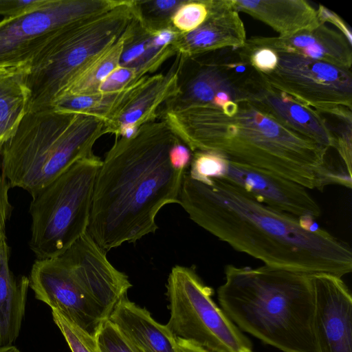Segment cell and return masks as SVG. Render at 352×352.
<instances>
[{
    "mask_svg": "<svg viewBox=\"0 0 352 352\" xmlns=\"http://www.w3.org/2000/svg\"><path fill=\"white\" fill-rule=\"evenodd\" d=\"M198 226L265 265L342 277L352 271L351 248L325 230L308 231L298 217L258 201L222 178L183 177L178 203Z\"/></svg>",
    "mask_w": 352,
    "mask_h": 352,
    "instance_id": "6da1fadb",
    "label": "cell"
},
{
    "mask_svg": "<svg viewBox=\"0 0 352 352\" xmlns=\"http://www.w3.org/2000/svg\"><path fill=\"white\" fill-rule=\"evenodd\" d=\"M179 141L164 121L116 138L96 178L87 228L104 250L155 233L161 208L178 203L186 172L173 168L170 151Z\"/></svg>",
    "mask_w": 352,
    "mask_h": 352,
    "instance_id": "7a4b0ae2",
    "label": "cell"
},
{
    "mask_svg": "<svg viewBox=\"0 0 352 352\" xmlns=\"http://www.w3.org/2000/svg\"><path fill=\"white\" fill-rule=\"evenodd\" d=\"M164 121L192 152L219 153L307 189L333 184L336 168L327 160L329 149L284 127L248 100L221 108L182 104L168 110Z\"/></svg>",
    "mask_w": 352,
    "mask_h": 352,
    "instance_id": "3957f363",
    "label": "cell"
},
{
    "mask_svg": "<svg viewBox=\"0 0 352 352\" xmlns=\"http://www.w3.org/2000/svg\"><path fill=\"white\" fill-rule=\"evenodd\" d=\"M217 296L222 310L242 331L283 352H318L311 274L228 265Z\"/></svg>",
    "mask_w": 352,
    "mask_h": 352,
    "instance_id": "277c9868",
    "label": "cell"
},
{
    "mask_svg": "<svg viewBox=\"0 0 352 352\" xmlns=\"http://www.w3.org/2000/svg\"><path fill=\"white\" fill-rule=\"evenodd\" d=\"M87 231L60 256L37 259L30 277L35 298L93 336L132 287Z\"/></svg>",
    "mask_w": 352,
    "mask_h": 352,
    "instance_id": "5b68a950",
    "label": "cell"
},
{
    "mask_svg": "<svg viewBox=\"0 0 352 352\" xmlns=\"http://www.w3.org/2000/svg\"><path fill=\"white\" fill-rule=\"evenodd\" d=\"M109 133L91 114L47 109L27 112L1 151L0 168L11 187L34 197L79 160L91 154L95 142Z\"/></svg>",
    "mask_w": 352,
    "mask_h": 352,
    "instance_id": "8992f818",
    "label": "cell"
},
{
    "mask_svg": "<svg viewBox=\"0 0 352 352\" xmlns=\"http://www.w3.org/2000/svg\"><path fill=\"white\" fill-rule=\"evenodd\" d=\"M138 3L116 1L104 10L61 27L30 60L28 112L50 109L91 60L145 25Z\"/></svg>",
    "mask_w": 352,
    "mask_h": 352,
    "instance_id": "52a82bcc",
    "label": "cell"
},
{
    "mask_svg": "<svg viewBox=\"0 0 352 352\" xmlns=\"http://www.w3.org/2000/svg\"><path fill=\"white\" fill-rule=\"evenodd\" d=\"M101 164L94 153L82 158L32 197L29 246L37 259L60 256L87 232Z\"/></svg>",
    "mask_w": 352,
    "mask_h": 352,
    "instance_id": "ba28073f",
    "label": "cell"
},
{
    "mask_svg": "<svg viewBox=\"0 0 352 352\" xmlns=\"http://www.w3.org/2000/svg\"><path fill=\"white\" fill-rule=\"evenodd\" d=\"M212 289L190 267L174 266L168 278L170 318L175 338L210 352H253L249 340L212 299Z\"/></svg>",
    "mask_w": 352,
    "mask_h": 352,
    "instance_id": "9c48e42d",
    "label": "cell"
},
{
    "mask_svg": "<svg viewBox=\"0 0 352 352\" xmlns=\"http://www.w3.org/2000/svg\"><path fill=\"white\" fill-rule=\"evenodd\" d=\"M278 54V64L261 74L273 87L322 115L352 116L351 69L294 54Z\"/></svg>",
    "mask_w": 352,
    "mask_h": 352,
    "instance_id": "30bf717a",
    "label": "cell"
},
{
    "mask_svg": "<svg viewBox=\"0 0 352 352\" xmlns=\"http://www.w3.org/2000/svg\"><path fill=\"white\" fill-rule=\"evenodd\" d=\"M116 1L45 0L0 21V66L30 61L63 26L104 10Z\"/></svg>",
    "mask_w": 352,
    "mask_h": 352,
    "instance_id": "8fae6325",
    "label": "cell"
},
{
    "mask_svg": "<svg viewBox=\"0 0 352 352\" xmlns=\"http://www.w3.org/2000/svg\"><path fill=\"white\" fill-rule=\"evenodd\" d=\"M313 331L318 352H352V298L337 276L311 274Z\"/></svg>",
    "mask_w": 352,
    "mask_h": 352,
    "instance_id": "7c38bea8",
    "label": "cell"
},
{
    "mask_svg": "<svg viewBox=\"0 0 352 352\" xmlns=\"http://www.w3.org/2000/svg\"><path fill=\"white\" fill-rule=\"evenodd\" d=\"M224 179L243 188L258 201L296 217L314 218L321 209L307 188L271 172L229 161Z\"/></svg>",
    "mask_w": 352,
    "mask_h": 352,
    "instance_id": "4fadbf2b",
    "label": "cell"
},
{
    "mask_svg": "<svg viewBox=\"0 0 352 352\" xmlns=\"http://www.w3.org/2000/svg\"><path fill=\"white\" fill-rule=\"evenodd\" d=\"M248 100L284 127L327 149L335 148L336 138L324 116L271 86L260 72Z\"/></svg>",
    "mask_w": 352,
    "mask_h": 352,
    "instance_id": "5bb4252c",
    "label": "cell"
},
{
    "mask_svg": "<svg viewBox=\"0 0 352 352\" xmlns=\"http://www.w3.org/2000/svg\"><path fill=\"white\" fill-rule=\"evenodd\" d=\"M244 46L250 49L267 47L347 69L352 65V44L340 32L324 23L288 36H252L247 38Z\"/></svg>",
    "mask_w": 352,
    "mask_h": 352,
    "instance_id": "9a60e30c",
    "label": "cell"
},
{
    "mask_svg": "<svg viewBox=\"0 0 352 352\" xmlns=\"http://www.w3.org/2000/svg\"><path fill=\"white\" fill-rule=\"evenodd\" d=\"M246 32L233 0H212L206 20L197 29L175 41L184 56L195 57L216 50L243 47Z\"/></svg>",
    "mask_w": 352,
    "mask_h": 352,
    "instance_id": "2e32d148",
    "label": "cell"
},
{
    "mask_svg": "<svg viewBox=\"0 0 352 352\" xmlns=\"http://www.w3.org/2000/svg\"><path fill=\"white\" fill-rule=\"evenodd\" d=\"M137 352H176L175 338L166 325L157 322L151 313L122 297L109 319Z\"/></svg>",
    "mask_w": 352,
    "mask_h": 352,
    "instance_id": "e0dca14e",
    "label": "cell"
},
{
    "mask_svg": "<svg viewBox=\"0 0 352 352\" xmlns=\"http://www.w3.org/2000/svg\"><path fill=\"white\" fill-rule=\"evenodd\" d=\"M236 10L265 23L284 37L320 23L317 10L305 0H233Z\"/></svg>",
    "mask_w": 352,
    "mask_h": 352,
    "instance_id": "ac0fdd59",
    "label": "cell"
},
{
    "mask_svg": "<svg viewBox=\"0 0 352 352\" xmlns=\"http://www.w3.org/2000/svg\"><path fill=\"white\" fill-rule=\"evenodd\" d=\"M10 248L0 239V347L13 345L25 316L29 278L15 277L9 268Z\"/></svg>",
    "mask_w": 352,
    "mask_h": 352,
    "instance_id": "d6986e66",
    "label": "cell"
},
{
    "mask_svg": "<svg viewBox=\"0 0 352 352\" xmlns=\"http://www.w3.org/2000/svg\"><path fill=\"white\" fill-rule=\"evenodd\" d=\"M30 61L0 66V151L28 112Z\"/></svg>",
    "mask_w": 352,
    "mask_h": 352,
    "instance_id": "ffe728a7",
    "label": "cell"
},
{
    "mask_svg": "<svg viewBox=\"0 0 352 352\" xmlns=\"http://www.w3.org/2000/svg\"><path fill=\"white\" fill-rule=\"evenodd\" d=\"M183 62L182 56L177 67H173L166 76L161 74L157 80L135 98L112 124L109 133L116 135L123 124H134L139 127L153 121L162 102L179 92L178 75Z\"/></svg>",
    "mask_w": 352,
    "mask_h": 352,
    "instance_id": "44dd1931",
    "label": "cell"
},
{
    "mask_svg": "<svg viewBox=\"0 0 352 352\" xmlns=\"http://www.w3.org/2000/svg\"><path fill=\"white\" fill-rule=\"evenodd\" d=\"M229 160L223 155L214 151H195L186 173L192 179L207 183L212 178H223Z\"/></svg>",
    "mask_w": 352,
    "mask_h": 352,
    "instance_id": "7402d4cb",
    "label": "cell"
},
{
    "mask_svg": "<svg viewBox=\"0 0 352 352\" xmlns=\"http://www.w3.org/2000/svg\"><path fill=\"white\" fill-rule=\"evenodd\" d=\"M52 315L72 352H99L95 336L56 310H52Z\"/></svg>",
    "mask_w": 352,
    "mask_h": 352,
    "instance_id": "603a6c76",
    "label": "cell"
},
{
    "mask_svg": "<svg viewBox=\"0 0 352 352\" xmlns=\"http://www.w3.org/2000/svg\"><path fill=\"white\" fill-rule=\"evenodd\" d=\"M211 3L212 0L183 2L171 17L173 25L182 34L195 30L208 18Z\"/></svg>",
    "mask_w": 352,
    "mask_h": 352,
    "instance_id": "cb8c5ba5",
    "label": "cell"
},
{
    "mask_svg": "<svg viewBox=\"0 0 352 352\" xmlns=\"http://www.w3.org/2000/svg\"><path fill=\"white\" fill-rule=\"evenodd\" d=\"M95 338L99 352H137L110 320L101 325Z\"/></svg>",
    "mask_w": 352,
    "mask_h": 352,
    "instance_id": "d4e9b609",
    "label": "cell"
},
{
    "mask_svg": "<svg viewBox=\"0 0 352 352\" xmlns=\"http://www.w3.org/2000/svg\"><path fill=\"white\" fill-rule=\"evenodd\" d=\"M248 56L252 67L262 74H270L276 67L278 54L267 47L250 49L244 45L242 47Z\"/></svg>",
    "mask_w": 352,
    "mask_h": 352,
    "instance_id": "484cf974",
    "label": "cell"
},
{
    "mask_svg": "<svg viewBox=\"0 0 352 352\" xmlns=\"http://www.w3.org/2000/svg\"><path fill=\"white\" fill-rule=\"evenodd\" d=\"M45 0H0V14L10 17L36 8Z\"/></svg>",
    "mask_w": 352,
    "mask_h": 352,
    "instance_id": "4316f807",
    "label": "cell"
},
{
    "mask_svg": "<svg viewBox=\"0 0 352 352\" xmlns=\"http://www.w3.org/2000/svg\"><path fill=\"white\" fill-rule=\"evenodd\" d=\"M11 186L0 168V232H5L6 223L10 219L12 207L8 200Z\"/></svg>",
    "mask_w": 352,
    "mask_h": 352,
    "instance_id": "83f0119b",
    "label": "cell"
},
{
    "mask_svg": "<svg viewBox=\"0 0 352 352\" xmlns=\"http://www.w3.org/2000/svg\"><path fill=\"white\" fill-rule=\"evenodd\" d=\"M192 160L190 149L182 144L181 141L177 142L170 151V161L174 169L187 172Z\"/></svg>",
    "mask_w": 352,
    "mask_h": 352,
    "instance_id": "f1b7e54d",
    "label": "cell"
},
{
    "mask_svg": "<svg viewBox=\"0 0 352 352\" xmlns=\"http://www.w3.org/2000/svg\"><path fill=\"white\" fill-rule=\"evenodd\" d=\"M317 12L320 23H324L325 22L332 23L339 29V32H340L346 38L349 42L352 44L351 30L340 16L322 5L319 6Z\"/></svg>",
    "mask_w": 352,
    "mask_h": 352,
    "instance_id": "f546056e",
    "label": "cell"
},
{
    "mask_svg": "<svg viewBox=\"0 0 352 352\" xmlns=\"http://www.w3.org/2000/svg\"><path fill=\"white\" fill-rule=\"evenodd\" d=\"M183 3V1L174 0H159L153 2L152 8L160 14H167L175 12L177 9Z\"/></svg>",
    "mask_w": 352,
    "mask_h": 352,
    "instance_id": "4dcf8cb0",
    "label": "cell"
},
{
    "mask_svg": "<svg viewBox=\"0 0 352 352\" xmlns=\"http://www.w3.org/2000/svg\"><path fill=\"white\" fill-rule=\"evenodd\" d=\"M176 352H210L191 342L175 338Z\"/></svg>",
    "mask_w": 352,
    "mask_h": 352,
    "instance_id": "1f68e13d",
    "label": "cell"
},
{
    "mask_svg": "<svg viewBox=\"0 0 352 352\" xmlns=\"http://www.w3.org/2000/svg\"><path fill=\"white\" fill-rule=\"evenodd\" d=\"M298 219L300 226L306 230L314 232L320 229L314 220L315 218L311 216L305 215L298 217Z\"/></svg>",
    "mask_w": 352,
    "mask_h": 352,
    "instance_id": "d6a6232c",
    "label": "cell"
},
{
    "mask_svg": "<svg viewBox=\"0 0 352 352\" xmlns=\"http://www.w3.org/2000/svg\"><path fill=\"white\" fill-rule=\"evenodd\" d=\"M0 352H21L17 347L14 345L9 346L0 347Z\"/></svg>",
    "mask_w": 352,
    "mask_h": 352,
    "instance_id": "836d02e7",
    "label": "cell"
},
{
    "mask_svg": "<svg viewBox=\"0 0 352 352\" xmlns=\"http://www.w3.org/2000/svg\"><path fill=\"white\" fill-rule=\"evenodd\" d=\"M4 234H6V232H0V239H1V237L3 235H4Z\"/></svg>",
    "mask_w": 352,
    "mask_h": 352,
    "instance_id": "e575fe53",
    "label": "cell"
}]
</instances>
